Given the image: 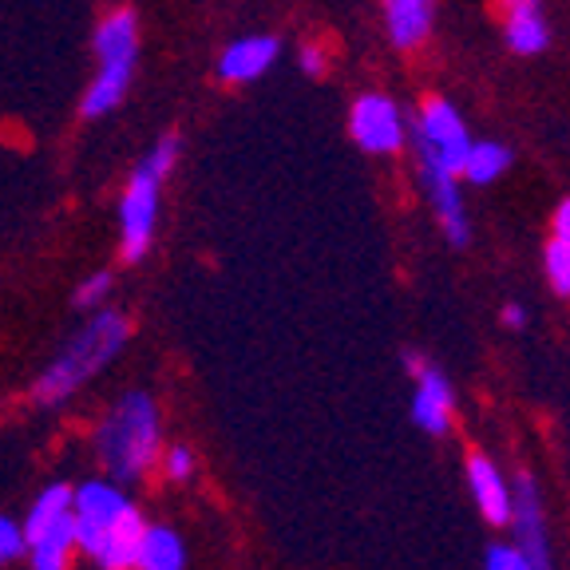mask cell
Instances as JSON below:
<instances>
[{"instance_id": "obj_1", "label": "cell", "mask_w": 570, "mask_h": 570, "mask_svg": "<svg viewBox=\"0 0 570 570\" xmlns=\"http://www.w3.org/2000/svg\"><path fill=\"white\" fill-rule=\"evenodd\" d=\"M71 515L76 551L88 554L99 570H135L147 519L116 480H83L80 488H71Z\"/></svg>"}, {"instance_id": "obj_2", "label": "cell", "mask_w": 570, "mask_h": 570, "mask_svg": "<svg viewBox=\"0 0 570 570\" xmlns=\"http://www.w3.org/2000/svg\"><path fill=\"white\" fill-rule=\"evenodd\" d=\"M96 455L107 480L139 483L163 455V416L151 392H124L96 428Z\"/></svg>"}, {"instance_id": "obj_3", "label": "cell", "mask_w": 570, "mask_h": 570, "mask_svg": "<svg viewBox=\"0 0 570 570\" xmlns=\"http://www.w3.org/2000/svg\"><path fill=\"white\" fill-rule=\"evenodd\" d=\"M127 341H131V321H127V313L104 309V305H99L88 317V325L52 356V365L36 376V384H32L36 404L52 409V404L71 401L83 384L96 381V376L124 353Z\"/></svg>"}, {"instance_id": "obj_4", "label": "cell", "mask_w": 570, "mask_h": 570, "mask_svg": "<svg viewBox=\"0 0 570 570\" xmlns=\"http://www.w3.org/2000/svg\"><path fill=\"white\" fill-rule=\"evenodd\" d=\"M178 163V139L175 135H163L151 151L135 163L131 178H127L124 198H119V254H124L127 266L147 258V249L159 230V198L163 183L170 178Z\"/></svg>"}, {"instance_id": "obj_5", "label": "cell", "mask_w": 570, "mask_h": 570, "mask_svg": "<svg viewBox=\"0 0 570 570\" xmlns=\"http://www.w3.org/2000/svg\"><path fill=\"white\" fill-rule=\"evenodd\" d=\"M135 68H139V17L124 4V9H111L96 24V76H91L88 91L80 99V116H111L131 91Z\"/></svg>"}, {"instance_id": "obj_6", "label": "cell", "mask_w": 570, "mask_h": 570, "mask_svg": "<svg viewBox=\"0 0 570 570\" xmlns=\"http://www.w3.org/2000/svg\"><path fill=\"white\" fill-rule=\"evenodd\" d=\"M24 554L32 570H68L76 554V515H71V483H48L32 499L24 523Z\"/></svg>"}, {"instance_id": "obj_7", "label": "cell", "mask_w": 570, "mask_h": 570, "mask_svg": "<svg viewBox=\"0 0 570 570\" xmlns=\"http://www.w3.org/2000/svg\"><path fill=\"white\" fill-rule=\"evenodd\" d=\"M472 147V131L463 124L460 107L444 96H428L420 111L409 119V151L424 155V159L444 163L448 170L460 175L463 155Z\"/></svg>"}, {"instance_id": "obj_8", "label": "cell", "mask_w": 570, "mask_h": 570, "mask_svg": "<svg viewBox=\"0 0 570 570\" xmlns=\"http://www.w3.org/2000/svg\"><path fill=\"white\" fill-rule=\"evenodd\" d=\"M348 139L365 155L392 159V155L409 151V116L384 91H365L348 107Z\"/></svg>"}, {"instance_id": "obj_9", "label": "cell", "mask_w": 570, "mask_h": 570, "mask_svg": "<svg viewBox=\"0 0 570 570\" xmlns=\"http://www.w3.org/2000/svg\"><path fill=\"white\" fill-rule=\"evenodd\" d=\"M412 163H416L420 195L428 198V206L436 214L440 230L448 234L452 246H468L472 242V218H468V206H463V178L455 170H448L444 163L424 159V155H412Z\"/></svg>"}, {"instance_id": "obj_10", "label": "cell", "mask_w": 570, "mask_h": 570, "mask_svg": "<svg viewBox=\"0 0 570 570\" xmlns=\"http://www.w3.org/2000/svg\"><path fill=\"white\" fill-rule=\"evenodd\" d=\"M511 519H515V547L523 551L531 570H551V547H547L543 503L531 475H519L515 499H511Z\"/></svg>"}, {"instance_id": "obj_11", "label": "cell", "mask_w": 570, "mask_h": 570, "mask_svg": "<svg viewBox=\"0 0 570 570\" xmlns=\"http://www.w3.org/2000/svg\"><path fill=\"white\" fill-rule=\"evenodd\" d=\"M277 56H282V40H277V36L249 32L223 48V56H218V76H223L226 83H254L274 68Z\"/></svg>"}, {"instance_id": "obj_12", "label": "cell", "mask_w": 570, "mask_h": 570, "mask_svg": "<svg viewBox=\"0 0 570 570\" xmlns=\"http://www.w3.org/2000/svg\"><path fill=\"white\" fill-rule=\"evenodd\" d=\"M381 12L392 48H401V52L424 48L432 24H436V0H381Z\"/></svg>"}, {"instance_id": "obj_13", "label": "cell", "mask_w": 570, "mask_h": 570, "mask_svg": "<svg viewBox=\"0 0 570 570\" xmlns=\"http://www.w3.org/2000/svg\"><path fill=\"white\" fill-rule=\"evenodd\" d=\"M503 40L515 56H543L551 48V20L539 0L503 4Z\"/></svg>"}, {"instance_id": "obj_14", "label": "cell", "mask_w": 570, "mask_h": 570, "mask_svg": "<svg viewBox=\"0 0 570 570\" xmlns=\"http://www.w3.org/2000/svg\"><path fill=\"white\" fill-rule=\"evenodd\" d=\"M452 409H455V392L448 384V376L440 368L424 365L416 373V396H412V420H416L424 432L432 436H444L448 424H452Z\"/></svg>"}, {"instance_id": "obj_15", "label": "cell", "mask_w": 570, "mask_h": 570, "mask_svg": "<svg viewBox=\"0 0 570 570\" xmlns=\"http://www.w3.org/2000/svg\"><path fill=\"white\" fill-rule=\"evenodd\" d=\"M468 483H472L480 515L488 519L491 527H508L511 523V488L483 452H475L472 460H468Z\"/></svg>"}, {"instance_id": "obj_16", "label": "cell", "mask_w": 570, "mask_h": 570, "mask_svg": "<svg viewBox=\"0 0 570 570\" xmlns=\"http://www.w3.org/2000/svg\"><path fill=\"white\" fill-rule=\"evenodd\" d=\"M135 570H187V543L175 527L147 523L135 551Z\"/></svg>"}, {"instance_id": "obj_17", "label": "cell", "mask_w": 570, "mask_h": 570, "mask_svg": "<svg viewBox=\"0 0 570 570\" xmlns=\"http://www.w3.org/2000/svg\"><path fill=\"white\" fill-rule=\"evenodd\" d=\"M511 147L499 139H472L468 155H463V167H460V178L468 187H491L499 178L511 170Z\"/></svg>"}, {"instance_id": "obj_18", "label": "cell", "mask_w": 570, "mask_h": 570, "mask_svg": "<svg viewBox=\"0 0 570 570\" xmlns=\"http://www.w3.org/2000/svg\"><path fill=\"white\" fill-rule=\"evenodd\" d=\"M543 274L559 297H570V246L567 242H547L543 249Z\"/></svg>"}, {"instance_id": "obj_19", "label": "cell", "mask_w": 570, "mask_h": 570, "mask_svg": "<svg viewBox=\"0 0 570 570\" xmlns=\"http://www.w3.org/2000/svg\"><path fill=\"white\" fill-rule=\"evenodd\" d=\"M111 282H116V277L107 274V269L83 277L80 289H76V305H80V309H99V305L107 302V294H111Z\"/></svg>"}, {"instance_id": "obj_20", "label": "cell", "mask_w": 570, "mask_h": 570, "mask_svg": "<svg viewBox=\"0 0 570 570\" xmlns=\"http://www.w3.org/2000/svg\"><path fill=\"white\" fill-rule=\"evenodd\" d=\"M17 559H24V527L0 515V567H9Z\"/></svg>"}, {"instance_id": "obj_21", "label": "cell", "mask_w": 570, "mask_h": 570, "mask_svg": "<svg viewBox=\"0 0 570 570\" xmlns=\"http://www.w3.org/2000/svg\"><path fill=\"white\" fill-rule=\"evenodd\" d=\"M159 460H163V472H167V480L187 483L190 475H195V452H190L187 444L167 448V455H159Z\"/></svg>"}, {"instance_id": "obj_22", "label": "cell", "mask_w": 570, "mask_h": 570, "mask_svg": "<svg viewBox=\"0 0 570 570\" xmlns=\"http://www.w3.org/2000/svg\"><path fill=\"white\" fill-rule=\"evenodd\" d=\"M483 570H531V567H527V559H523V551H519V547L495 543V547H488Z\"/></svg>"}, {"instance_id": "obj_23", "label": "cell", "mask_w": 570, "mask_h": 570, "mask_svg": "<svg viewBox=\"0 0 570 570\" xmlns=\"http://www.w3.org/2000/svg\"><path fill=\"white\" fill-rule=\"evenodd\" d=\"M297 63H302V71L305 76H325V68H330V56H325V48L321 45H305L302 52H297Z\"/></svg>"}, {"instance_id": "obj_24", "label": "cell", "mask_w": 570, "mask_h": 570, "mask_svg": "<svg viewBox=\"0 0 570 570\" xmlns=\"http://www.w3.org/2000/svg\"><path fill=\"white\" fill-rule=\"evenodd\" d=\"M551 238L554 242H567V246H570V198H562V203L554 206V214H551Z\"/></svg>"}, {"instance_id": "obj_25", "label": "cell", "mask_w": 570, "mask_h": 570, "mask_svg": "<svg viewBox=\"0 0 570 570\" xmlns=\"http://www.w3.org/2000/svg\"><path fill=\"white\" fill-rule=\"evenodd\" d=\"M503 325H508V330H523V325H527V305H519V302L503 305Z\"/></svg>"}, {"instance_id": "obj_26", "label": "cell", "mask_w": 570, "mask_h": 570, "mask_svg": "<svg viewBox=\"0 0 570 570\" xmlns=\"http://www.w3.org/2000/svg\"><path fill=\"white\" fill-rule=\"evenodd\" d=\"M503 4H511V0H503Z\"/></svg>"}]
</instances>
